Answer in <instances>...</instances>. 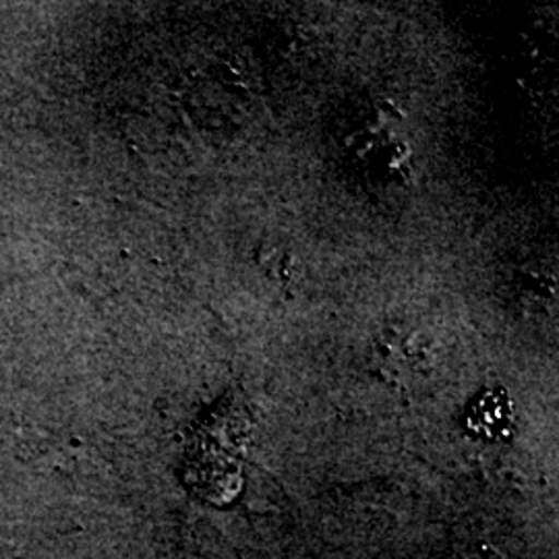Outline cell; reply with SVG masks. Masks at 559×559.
<instances>
[{
  "label": "cell",
  "instance_id": "cell-1",
  "mask_svg": "<svg viewBox=\"0 0 559 559\" xmlns=\"http://www.w3.org/2000/svg\"><path fill=\"white\" fill-rule=\"evenodd\" d=\"M468 427L483 438L498 440L512 429V404L503 392H485L466 417Z\"/></svg>",
  "mask_w": 559,
  "mask_h": 559
}]
</instances>
